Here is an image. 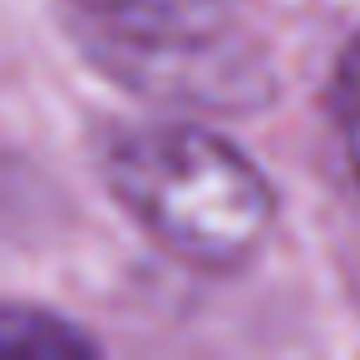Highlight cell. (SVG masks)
<instances>
[{"label": "cell", "mask_w": 360, "mask_h": 360, "mask_svg": "<svg viewBox=\"0 0 360 360\" xmlns=\"http://www.w3.org/2000/svg\"><path fill=\"white\" fill-rule=\"evenodd\" d=\"M109 50V65L134 84L207 99L247 79L227 55V20L237 0H65Z\"/></svg>", "instance_id": "2"}, {"label": "cell", "mask_w": 360, "mask_h": 360, "mask_svg": "<svg viewBox=\"0 0 360 360\" xmlns=\"http://www.w3.org/2000/svg\"><path fill=\"white\" fill-rule=\"evenodd\" d=\"M104 173L124 212L193 271H242L276 227V193L262 168L202 124L124 129Z\"/></svg>", "instance_id": "1"}, {"label": "cell", "mask_w": 360, "mask_h": 360, "mask_svg": "<svg viewBox=\"0 0 360 360\" xmlns=\"http://www.w3.org/2000/svg\"><path fill=\"white\" fill-rule=\"evenodd\" d=\"M94 355V340L55 311L0 301V360H70Z\"/></svg>", "instance_id": "3"}, {"label": "cell", "mask_w": 360, "mask_h": 360, "mask_svg": "<svg viewBox=\"0 0 360 360\" xmlns=\"http://www.w3.org/2000/svg\"><path fill=\"white\" fill-rule=\"evenodd\" d=\"M335 114H340V129H345V143L360 163V40L340 70V89H335Z\"/></svg>", "instance_id": "4"}]
</instances>
